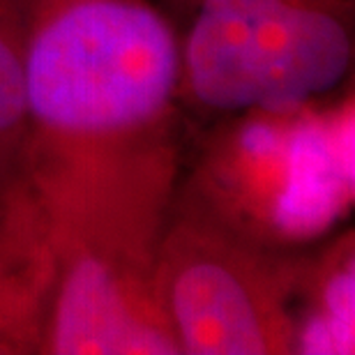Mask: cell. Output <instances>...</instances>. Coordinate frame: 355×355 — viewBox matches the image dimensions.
<instances>
[{
    "instance_id": "6da1fadb",
    "label": "cell",
    "mask_w": 355,
    "mask_h": 355,
    "mask_svg": "<svg viewBox=\"0 0 355 355\" xmlns=\"http://www.w3.org/2000/svg\"><path fill=\"white\" fill-rule=\"evenodd\" d=\"M49 247L40 355H180L159 297V245L180 178L175 134L24 155Z\"/></svg>"
},
{
    "instance_id": "7a4b0ae2",
    "label": "cell",
    "mask_w": 355,
    "mask_h": 355,
    "mask_svg": "<svg viewBox=\"0 0 355 355\" xmlns=\"http://www.w3.org/2000/svg\"><path fill=\"white\" fill-rule=\"evenodd\" d=\"M180 37L150 0H31L26 153H86L173 134Z\"/></svg>"
},
{
    "instance_id": "3957f363",
    "label": "cell",
    "mask_w": 355,
    "mask_h": 355,
    "mask_svg": "<svg viewBox=\"0 0 355 355\" xmlns=\"http://www.w3.org/2000/svg\"><path fill=\"white\" fill-rule=\"evenodd\" d=\"M173 203L272 250H307L355 205L353 90L226 113Z\"/></svg>"
},
{
    "instance_id": "277c9868",
    "label": "cell",
    "mask_w": 355,
    "mask_h": 355,
    "mask_svg": "<svg viewBox=\"0 0 355 355\" xmlns=\"http://www.w3.org/2000/svg\"><path fill=\"white\" fill-rule=\"evenodd\" d=\"M353 51L355 0H198L180 42V99L226 116L328 95Z\"/></svg>"
},
{
    "instance_id": "5b68a950",
    "label": "cell",
    "mask_w": 355,
    "mask_h": 355,
    "mask_svg": "<svg viewBox=\"0 0 355 355\" xmlns=\"http://www.w3.org/2000/svg\"><path fill=\"white\" fill-rule=\"evenodd\" d=\"M302 261L173 203L157 284L180 355H295Z\"/></svg>"
},
{
    "instance_id": "8992f818",
    "label": "cell",
    "mask_w": 355,
    "mask_h": 355,
    "mask_svg": "<svg viewBox=\"0 0 355 355\" xmlns=\"http://www.w3.org/2000/svg\"><path fill=\"white\" fill-rule=\"evenodd\" d=\"M49 279L44 215L19 173L0 191V355H40Z\"/></svg>"
},
{
    "instance_id": "52a82bcc",
    "label": "cell",
    "mask_w": 355,
    "mask_h": 355,
    "mask_svg": "<svg viewBox=\"0 0 355 355\" xmlns=\"http://www.w3.org/2000/svg\"><path fill=\"white\" fill-rule=\"evenodd\" d=\"M355 240L335 231L304 250L295 293V355H344L355 349Z\"/></svg>"
},
{
    "instance_id": "ba28073f",
    "label": "cell",
    "mask_w": 355,
    "mask_h": 355,
    "mask_svg": "<svg viewBox=\"0 0 355 355\" xmlns=\"http://www.w3.org/2000/svg\"><path fill=\"white\" fill-rule=\"evenodd\" d=\"M31 0H0V191L24 166L28 125L24 49Z\"/></svg>"
},
{
    "instance_id": "9c48e42d",
    "label": "cell",
    "mask_w": 355,
    "mask_h": 355,
    "mask_svg": "<svg viewBox=\"0 0 355 355\" xmlns=\"http://www.w3.org/2000/svg\"><path fill=\"white\" fill-rule=\"evenodd\" d=\"M171 3L175 7H187V10H194V5L198 3V0H171Z\"/></svg>"
}]
</instances>
